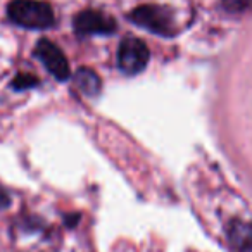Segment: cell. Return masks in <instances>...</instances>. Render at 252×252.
<instances>
[{
    "label": "cell",
    "mask_w": 252,
    "mask_h": 252,
    "mask_svg": "<svg viewBox=\"0 0 252 252\" xmlns=\"http://www.w3.org/2000/svg\"><path fill=\"white\" fill-rule=\"evenodd\" d=\"M9 204V199H7V195H5V192L2 189H0V207L2 206H7Z\"/></svg>",
    "instance_id": "obj_9"
},
{
    "label": "cell",
    "mask_w": 252,
    "mask_h": 252,
    "mask_svg": "<svg viewBox=\"0 0 252 252\" xmlns=\"http://www.w3.org/2000/svg\"><path fill=\"white\" fill-rule=\"evenodd\" d=\"M149 57H151V54H149L147 45L140 38L130 36V38L123 40L121 45H119L118 66L125 74L133 76V74H138L140 71L145 69Z\"/></svg>",
    "instance_id": "obj_3"
},
{
    "label": "cell",
    "mask_w": 252,
    "mask_h": 252,
    "mask_svg": "<svg viewBox=\"0 0 252 252\" xmlns=\"http://www.w3.org/2000/svg\"><path fill=\"white\" fill-rule=\"evenodd\" d=\"M74 83L85 95H97L100 92V80L88 67H80L74 73Z\"/></svg>",
    "instance_id": "obj_7"
},
{
    "label": "cell",
    "mask_w": 252,
    "mask_h": 252,
    "mask_svg": "<svg viewBox=\"0 0 252 252\" xmlns=\"http://www.w3.org/2000/svg\"><path fill=\"white\" fill-rule=\"evenodd\" d=\"M228 240L235 252L252 251V223L233 220L228 226Z\"/></svg>",
    "instance_id": "obj_6"
},
{
    "label": "cell",
    "mask_w": 252,
    "mask_h": 252,
    "mask_svg": "<svg viewBox=\"0 0 252 252\" xmlns=\"http://www.w3.org/2000/svg\"><path fill=\"white\" fill-rule=\"evenodd\" d=\"M7 16L12 23L28 30H47L56 23L52 7L40 0H12L7 5Z\"/></svg>",
    "instance_id": "obj_1"
},
{
    "label": "cell",
    "mask_w": 252,
    "mask_h": 252,
    "mask_svg": "<svg viewBox=\"0 0 252 252\" xmlns=\"http://www.w3.org/2000/svg\"><path fill=\"white\" fill-rule=\"evenodd\" d=\"M116 28H118L116 19L102 11L87 9V11H81L80 14H76V18H74V32L80 36L111 35V33L116 32Z\"/></svg>",
    "instance_id": "obj_4"
},
{
    "label": "cell",
    "mask_w": 252,
    "mask_h": 252,
    "mask_svg": "<svg viewBox=\"0 0 252 252\" xmlns=\"http://www.w3.org/2000/svg\"><path fill=\"white\" fill-rule=\"evenodd\" d=\"M35 56L42 61V64L49 69V73L54 78H57L61 81L69 78V64H67L66 56L50 40L47 38L38 40V43L35 47Z\"/></svg>",
    "instance_id": "obj_5"
},
{
    "label": "cell",
    "mask_w": 252,
    "mask_h": 252,
    "mask_svg": "<svg viewBox=\"0 0 252 252\" xmlns=\"http://www.w3.org/2000/svg\"><path fill=\"white\" fill-rule=\"evenodd\" d=\"M38 83V80H36L35 76H32V74H19L18 78L14 80V88L16 90H25V88H30V87H33V85H36Z\"/></svg>",
    "instance_id": "obj_8"
},
{
    "label": "cell",
    "mask_w": 252,
    "mask_h": 252,
    "mask_svg": "<svg viewBox=\"0 0 252 252\" xmlns=\"http://www.w3.org/2000/svg\"><path fill=\"white\" fill-rule=\"evenodd\" d=\"M130 21L161 36H173L176 33L173 11L169 7H164V5L147 4L135 7L130 12Z\"/></svg>",
    "instance_id": "obj_2"
}]
</instances>
